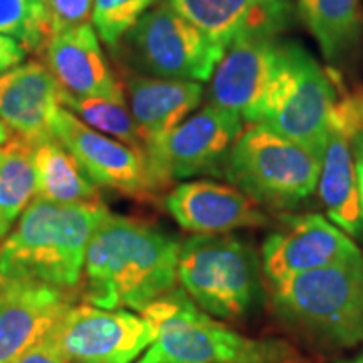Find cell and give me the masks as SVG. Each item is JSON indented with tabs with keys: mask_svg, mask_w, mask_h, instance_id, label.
I'll use <instances>...</instances> for the list:
<instances>
[{
	"mask_svg": "<svg viewBox=\"0 0 363 363\" xmlns=\"http://www.w3.org/2000/svg\"><path fill=\"white\" fill-rule=\"evenodd\" d=\"M123 88L131 115L145 140V152L187 120L203 96L202 83L155 78L135 71L126 72Z\"/></svg>",
	"mask_w": 363,
	"mask_h": 363,
	"instance_id": "obj_20",
	"label": "cell"
},
{
	"mask_svg": "<svg viewBox=\"0 0 363 363\" xmlns=\"http://www.w3.org/2000/svg\"><path fill=\"white\" fill-rule=\"evenodd\" d=\"M163 202L177 224L194 234H229L269 222L264 208L246 194L212 180L182 182Z\"/></svg>",
	"mask_w": 363,
	"mask_h": 363,
	"instance_id": "obj_16",
	"label": "cell"
},
{
	"mask_svg": "<svg viewBox=\"0 0 363 363\" xmlns=\"http://www.w3.org/2000/svg\"><path fill=\"white\" fill-rule=\"evenodd\" d=\"M52 136L76 157L98 187L136 201H148L160 192L143 150L89 128L66 108L54 118Z\"/></svg>",
	"mask_w": 363,
	"mask_h": 363,
	"instance_id": "obj_12",
	"label": "cell"
},
{
	"mask_svg": "<svg viewBox=\"0 0 363 363\" xmlns=\"http://www.w3.org/2000/svg\"><path fill=\"white\" fill-rule=\"evenodd\" d=\"M155 4L157 0H94L91 21L103 43L113 49Z\"/></svg>",
	"mask_w": 363,
	"mask_h": 363,
	"instance_id": "obj_26",
	"label": "cell"
},
{
	"mask_svg": "<svg viewBox=\"0 0 363 363\" xmlns=\"http://www.w3.org/2000/svg\"><path fill=\"white\" fill-rule=\"evenodd\" d=\"M180 244L147 220L106 211L86 251L83 299L99 308L142 313L175 289Z\"/></svg>",
	"mask_w": 363,
	"mask_h": 363,
	"instance_id": "obj_1",
	"label": "cell"
},
{
	"mask_svg": "<svg viewBox=\"0 0 363 363\" xmlns=\"http://www.w3.org/2000/svg\"><path fill=\"white\" fill-rule=\"evenodd\" d=\"M0 34L16 39L26 52L43 54L54 35L48 0H0Z\"/></svg>",
	"mask_w": 363,
	"mask_h": 363,
	"instance_id": "obj_25",
	"label": "cell"
},
{
	"mask_svg": "<svg viewBox=\"0 0 363 363\" xmlns=\"http://www.w3.org/2000/svg\"><path fill=\"white\" fill-rule=\"evenodd\" d=\"M94 0H48L54 34L69 27L89 24Z\"/></svg>",
	"mask_w": 363,
	"mask_h": 363,
	"instance_id": "obj_27",
	"label": "cell"
},
{
	"mask_svg": "<svg viewBox=\"0 0 363 363\" xmlns=\"http://www.w3.org/2000/svg\"><path fill=\"white\" fill-rule=\"evenodd\" d=\"M26 54V49L16 39L0 34V74L19 66Z\"/></svg>",
	"mask_w": 363,
	"mask_h": 363,
	"instance_id": "obj_29",
	"label": "cell"
},
{
	"mask_svg": "<svg viewBox=\"0 0 363 363\" xmlns=\"http://www.w3.org/2000/svg\"><path fill=\"white\" fill-rule=\"evenodd\" d=\"M296 13L328 61L347 56L362 40V0H296Z\"/></svg>",
	"mask_w": 363,
	"mask_h": 363,
	"instance_id": "obj_22",
	"label": "cell"
},
{
	"mask_svg": "<svg viewBox=\"0 0 363 363\" xmlns=\"http://www.w3.org/2000/svg\"><path fill=\"white\" fill-rule=\"evenodd\" d=\"M201 33L227 49L249 35H278L289 17L288 0H165Z\"/></svg>",
	"mask_w": 363,
	"mask_h": 363,
	"instance_id": "obj_19",
	"label": "cell"
},
{
	"mask_svg": "<svg viewBox=\"0 0 363 363\" xmlns=\"http://www.w3.org/2000/svg\"><path fill=\"white\" fill-rule=\"evenodd\" d=\"M283 323L313 347L337 352L363 343V254L269 283Z\"/></svg>",
	"mask_w": 363,
	"mask_h": 363,
	"instance_id": "obj_4",
	"label": "cell"
},
{
	"mask_svg": "<svg viewBox=\"0 0 363 363\" xmlns=\"http://www.w3.org/2000/svg\"><path fill=\"white\" fill-rule=\"evenodd\" d=\"M333 363H363V350H360L358 353H353L350 357L338 358V360Z\"/></svg>",
	"mask_w": 363,
	"mask_h": 363,
	"instance_id": "obj_31",
	"label": "cell"
},
{
	"mask_svg": "<svg viewBox=\"0 0 363 363\" xmlns=\"http://www.w3.org/2000/svg\"><path fill=\"white\" fill-rule=\"evenodd\" d=\"M320 157L261 123L242 130L219 175L262 208L291 211L318 190Z\"/></svg>",
	"mask_w": 363,
	"mask_h": 363,
	"instance_id": "obj_6",
	"label": "cell"
},
{
	"mask_svg": "<svg viewBox=\"0 0 363 363\" xmlns=\"http://www.w3.org/2000/svg\"><path fill=\"white\" fill-rule=\"evenodd\" d=\"M251 244L229 234H194L180 244L177 279L189 298L220 321L246 320L264 296Z\"/></svg>",
	"mask_w": 363,
	"mask_h": 363,
	"instance_id": "obj_5",
	"label": "cell"
},
{
	"mask_svg": "<svg viewBox=\"0 0 363 363\" xmlns=\"http://www.w3.org/2000/svg\"><path fill=\"white\" fill-rule=\"evenodd\" d=\"M61 103L89 128L145 152V140L135 123L126 99L116 101L106 98L74 96L62 91Z\"/></svg>",
	"mask_w": 363,
	"mask_h": 363,
	"instance_id": "obj_24",
	"label": "cell"
},
{
	"mask_svg": "<svg viewBox=\"0 0 363 363\" xmlns=\"http://www.w3.org/2000/svg\"><path fill=\"white\" fill-rule=\"evenodd\" d=\"M157 335L136 363H311L279 338H251L202 311L182 288L142 311Z\"/></svg>",
	"mask_w": 363,
	"mask_h": 363,
	"instance_id": "obj_3",
	"label": "cell"
},
{
	"mask_svg": "<svg viewBox=\"0 0 363 363\" xmlns=\"http://www.w3.org/2000/svg\"><path fill=\"white\" fill-rule=\"evenodd\" d=\"M338 91L335 72L323 69L299 44L281 43L278 69L257 123L308 148L321 160Z\"/></svg>",
	"mask_w": 363,
	"mask_h": 363,
	"instance_id": "obj_7",
	"label": "cell"
},
{
	"mask_svg": "<svg viewBox=\"0 0 363 363\" xmlns=\"http://www.w3.org/2000/svg\"><path fill=\"white\" fill-rule=\"evenodd\" d=\"M13 363H67L59 342L57 325Z\"/></svg>",
	"mask_w": 363,
	"mask_h": 363,
	"instance_id": "obj_28",
	"label": "cell"
},
{
	"mask_svg": "<svg viewBox=\"0 0 363 363\" xmlns=\"http://www.w3.org/2000/svg\"><path fill=\"white\" fill-rule=\"evenodd\" d=\"M357 242L338 225L320 214L289 217L286 225L262 244L261 266L267 283L360 256Z\"/></svg>",
	"mask_w": 363,
	"mask_h": 363,
	"instance_id": "obj_13",
	"label": "cell"
},
{
	"mask_svg": "<svg viewBox=\"0 0 363 363\" xmlns=\"http://www.w3.org/2000/svg\"><path fill=\"white\" fill-rule=\"evenodd\" d=\"M103 203H56L35 197L0 242V278L30 279L78 291Z\"/></svg>",
	"mask_w": 363,
	"mask_h": 363,
	"instance_id": "obj_2",
	"label": "cell"
},
{
	"mask_svg": "<svg viewBox=\"0 0 363 363\" xmlns=\"http://www.w3.org/2000/svg\"><path fill=\"white\" fill-rule=\"evenodd\" d=\"M353 162H355V177L358 195H360V203L363 208V123L358 126L353 133Z\"/></svg>",
	"mask_w": 363,
	"mask_h": 363,
	"instance_id": "obj_30",
	"label": "cell"
},
{
	"mask_svg": "<svg viewBox=\"0 0 363 363\" xmlns=\"http://www.w3.org/2000/svg\"><path fill=\"white\" fill-rule=\"evenodd\" d=\"M62 91L74 96L125 101V88L108 65L96 30L89 24L56 33L40 54Z\"/></svg>",
	"mask_w": 363,
	"mask_h": 363,
	"instance_id": "obj_18",
	"label": "cell"
},
{
	"mask_svg": "<svg viewBox=\"0 0 363 363\" xmlns=\"http://www.w3.org/2000/svg\"><path fill=\"white\" fill-rule=\"evenodd\" d=\"M57 335L67 363H135L157 331L142 313L76 303L57 323Z\"/></svg>",
	"mask_w": 363,
	"mask_h": 363,
	"instance_id": "obj_10",
	"label": "cell"
},
{
	"mask_svg": "<svg viewBox=\"0 0 363 363\" xmlns=\"http://www.w3.org/2000/svg\"><path fill=\"white\" fill-rule=\"evenodd\" d=\"M76 293L30 279L0 278V363H13L76 305Z\"/></svg>",
	"mask_w": 363,
	"mask_h": 363,
	"instance_id": "obj_15",
	"label": "cell"
},
{
	"mask_svg": "<svg viewBox=\"0 0 363 363\" xmlns=\"http://www.w3.org/2000/svg\"><path fill=\"white\" fill-rule=\"evenodd\" d=\"M276 35H249L225 49L208 86V104L257 123L279 61Z\"/></svg>",
	"mask_w": 363,
	"mask_h": 363,
	"instance_id": "obj_14",
	"label": "cell"
},
{
	"mask_svg": "<svg viewBox=\"0 0 363 363\" xmlns=\"http://www.w3.org/2000/svg\"><path fill=\"white\" fill-rule=\"evenodd\" d=\"M35 197L56 203H101L98 185L56 138L33 147Z\"/></svg>",
	"mask_w": 363,
	"mask_h": 363,
	"instance_id": "obj_21",
	"label": "cell"
},
{
	"mask_svg": "<svg viewBox=\"0 0 363 363\" xmlns=\"http://www.w3.org/2000/svg\"><path fill=\"white\" fill-rule=\"evenodd\" d=\"M61 86L44 62L27 61L0 74V121L27 145L52 140L61 110Z\"/></svg>",
	"mask_w": 363,
	"mask_h": 363,
	"instance_id": "obj_17",
	"label": "cell"
},
{
	"mask_svg": "<svg viewBox=\"0 0 363 363\" xmlns=\"http://www.w3.org/2000/svg\"><path fill=\"white\" fill-rule=\"evenodd\" d=\"M363 123V84L340 88L331 108L325 148L320 162L318 192L328 219L352 239L363 238V208L358 195L353 133Z\"/></svg>",
	"mask_w": 363,
	"mask_h": 363,
	"instance_id": "obj_11",
	"label": "cell"
},
{
	"mask_svg": "<svg viewBox=\"0 0 363 363\" xmlns=\"http://www.w3.org/2000/svg\"><path fill=\"white\" fill-rule=\"evenodd\" d=\"M116 48L135 72L195 83L211 79L225 52L167 2L150 9Z\"/></svg>",
	"mask_w": 363,
	"mask_h": 363,
	"instance_id": "obj_8",
	"label": "cell"
},
{
	"mask_svg": "<svg viewBox=\"0 0 363 363\" xmlns=\"http://www.w3.org/2000/svg\"><path fill=\"white\" fill-rule=\"evenodd\" d=\"M242 130L244 121L238 113L212 104L190 115L145 152L158 189L201 174H219Z\"/></svg>",
	"mask_w": 363,
	"mask_h": 363,
	"instance_id": "obj_9",
	"label": "cell"
},
{
	"mask_svg": "<svg viewBox=\"0 0 363 363\" xmlns=\"http://www.w3.org/2000/svg\"><path fill=\"white\" fill-rule=\"evenodd\" d=\"M9 140H11V131H9L7 126L0 121V147H4Z\"/></svg>",
	"mask_w": 363,
	"mask_h": 363,
	"instance_id": "obj_32",
	"label": "cell"
},
{
	"mask_svg": "<svg viewBox=\"0 0 363 363\" xmlns=\"http://www.w3.org/2000/svg\"><path fill=\"white\" fill-rule=\"evenodd\" d=\"M35 199L33 145L13 138L0 147V242Z\"/></svg>",
	"mask_w": 363,
	"mask_h": 363,
	"instance_id": "obj_23",
	"label": "cell"
}]
</instances>
